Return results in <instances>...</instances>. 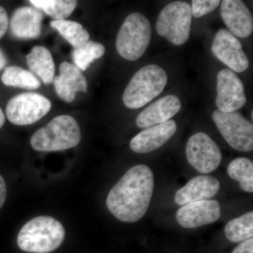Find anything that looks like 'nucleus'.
I'll list each match as a JSON object with an SVG mask.
<instances>
[{"label":"nucleus","mask_w":253,"mask_h":253,"mask_svg":"<svg viewBox=\"0 0 253 253\" xmlns=\"http://www.w3.org/2000/svg\"><path fill=\"white\" fill-rule=\"evenodd\" d=\"M154 189V176L148 166L131 168L121 177L106 199L109 212L123 222L133 223L149 210Z\"/></svg>","instance_id":"f257e3e1"},{"label":"nucleus","mask_w":253,"mask_h":253,"mask_svg":"<svg viewBox=\"0 0 253 253\" xmlns=\"http://www.w3.org/2000/svg\"><path fill=\"white\" fill-rule=\"evenodd\" d=\"M65 236L66 231L60 221L49 216H38L21 228L17 244L24 252L49 253L59 249Z\"/></svg>","instance_id":"f03ea898"},{"label":"nucleus","mask_w":253,"mask_h":253,"mask_svg":"<svg viewBox=\"0 0 253 253\" xmlns=\"http://www.w3.org/2000/svg\"><path fill=\"white\" fill-rule=\"evenodd\" d=\"M81 141L79 125L72 116L61 115L31 136L32 147L37 151L53 152L76 147Z\"/></svg>","instance_id":"7ed1b4c3"},{"label":"nucleus","mask_w":253,"mask_h":253,"mask_svg":"<svg viewBox=\"0 0 253 253\" xmlns=\"http://www.w3.org/2000/svg\"><path fill=\"white\" fill-rule=\"evenodd\" d=\"M167 83V73L163 68L147 65L131 78L123 94V103L129 109H140L159 96Z\"/></svg>","instance_id":"20e7f679"},{"label":"nucleus","mask_w":253,"mask_h":253,"mask_svg":"<svg viewBox=\"0 0 253 253\" xmlns=\"http://www.w3.org/2000/svg\"><path fill=\"white\" fill-rule=\"evenodd\" d=\"M151 27L149 19L140 13H132L125 20L116 38L120 56L136 61L144 55L149 45Z\"/></svg>","instance_id":"39448f33"},{"label":"nucleus","mask_w":253,"mask_h":253,"mask_svg":"<svg viewBox=\"0 0 253 253\" xmlns=\"http://www.w3.org/2000/svg\"><path fill=\"white\" fill-rule=\"evenodd\" d=\"M192 13L186 1L169 3L160 13L156 21V31L176 46L185 44L189 39Z\"/></svg>","instance_id":"423d86ee"},{"label":"nucleus","mask_w":253,"mask_h":253,"mask_svg":"<svg viewBox=\"0 0 253 253\" xmlns=\"http://www.w3.org/2000/svg\"><path fill=\"white\" fill-rule=\"evenodd\" d=\"M212 118L219 132L233 149L244 152L252 151V122L238 111L225 113L217 109L213 112Z\"/></svg>","instance_id":"0eeeda50"},{"label":"nucleus","mask_w":253,"mask_h":253,"mask_svg":"<svg viewBox=\"0 0 253 253\" xmlns=\"http://www.w3.org/2000/svg\"><path fill=\"white\" fill-rule=\"evenodd\" d=\"M51 103L43 95L26 92L11 98L6 107V116L16 126H29L49 112Z\"/></svg>","instance_id":"6e6552de"},{"label":"nucleus","mask_w":253,"mask_h":253,"mask_svg":"<svg viewBox=\"0 0 253 253\" xmlns=\"http://www.w3.org/2000/svg\"><path fill=\"white\" fill-rule=\"evenodd\" d=\"M188 162L198 172L208 174L215 170L221 161V153L218 145L204 132L191 136L186 147Z\"/></svg>","instance_id":"1a4fd4ad"},{"label":"nucleus","mask_w":253,"mask_h":253,"mask_svg":"<svg viewBox=\"0 0 253 253\" xmlns=\"http://www.w3.org/2000/svg\"><path fill=\"white\" fill-rule=\"evenodd\" d=\"M211 49L214 56L232 71L244 72L249 67V58L243 50L241 42L227 30L217 31Z\"/></svg>","instance_id":"9d476101"},{"label":"nucleus","mask_w":253,"mask_h":253,"mask_svg":"<svg viewBox=\"0 0 253 253\" xmlns=\"http://www.w3.org/2000/svg\"><path fill=\"white\" fill-rule=\"evenodd\" d=\"M246 103L244 84L230 69L221 70L217 74L216 105L222 112L237 111Z\"/></svg>","instance_id":"9b49d317"},{"label":"nucleus","mask_w":253,"mask_h":253,"mask_svg":"<svg viewBox=\"0 0 253 253\" xmlns=\"http://www.w3.org/2000/svg\"><path fill=\"white\" fill-rule=\"evenodd\" d=\"M220 216V206L216 200H204L182 206L176 212V220L185 229H194L215 222Z\"/></svg>","instance_id":"f8f14e48"},{"label":"nucleus","mask_w":253,"mask_h":253,"mask_svg":"<svg viewBox=\"0 0 253 253\" xmlns=\"http://www.w3.org/2000/svg\"><path fill=\"white\" fill-rule=\"evenodd\" d=\"M221 17L234 36L246 38L252 34L253 18L251 11L241 0L221 1Z\"/></svg>","instance_id":"ddd939ff"},{"label":"nucleus","mask_w":253,"mask_h":253,"mask_svg":"<svg viewBox=\"0 0 253 253\" xmlns=\"http://www.w3.org/2000/svg\"><path fill=\"white\" fill-rule=\"evenodd\" d=\"M176 128L177 126L174 121L146 128L131 139L129 146L137 154L151 152L166 144L175 134Z\"/></svg>","instance_id":"4468645a"},{"label":"nucleus","mask_w":253,"mask_h":253,"mask_svg":"<svg viewBox=\"0 0 253 253\" xmlns=\"http://www.w3.org/2000/svg\"><path fill=\"white\" fill-rule=\"evenodd\" d=\"M43 14L31 6H22L13 12L9 21L10 33L18 40H31L41 35Z\"/></svg>","instance_id":"2eb2a0df"},{"label":"nucleus","mask_w":253,"mask_h":253,"mask_svg":"<svg viewBox=\"0 0 253 253\" xmlns=\"http://www.w3.org/2000/svg\"><path fill=\"white\" fill-rule=\"evenodd\" d=\"M53 83L56 94L66 102H72L78 91H87L86 80L81 70L67 61L61 63L59 75L54 78Z\"/></svg>","instance_id":"dca6fc26"},{"label":"nucleus","mask_w":253,"mask_h":253,"mask_svg":"<svg viewBox=\"0 0 253 253\" xmlns=\"http://www.w3.org/2000/svg\"><path fill=\"white\" fill-rule=\"evenodd\" d=\"M181 108L180 99L176 95L163 96L138 115L136 125L140 128H147L167 122L180 111Z\"/></svg>","instance_id":"f3484780"},{"label":"nucleus","mask_w":253,"mask_h":253,"mask_svg":"<svg viewBox=\"0 0 253 253\" xmlns=\"http://www.w3.org/2000/svg\"><path fill=\"white\" fill-rule=\"evenodd\" d=\"M220 184L216 178L201 175L192 178L184 187L176 191L174 201L179 206L211 199L217 194Z\"/></svg>","instance_id":"a211bd4d"},{"label":"nucleus","mask_w":253,"mask_h":253,"mask_svg":"<svg viewBox=\"0 0 253 253\" xmlns=\"http://www.w3.org/2000/svg\"><path fill=\"white\" fill-rule=\"evenodd\" d=\"M26 61L32 73L41 78L44 84L52 83L55 75V64L49 50L44 46H34L26 56Z\"/></svg>","instance_id":"6ab92c4d"},{"label":"nucleus","mask_w":253,"mask_h":253,"mask_svg":"<svg viewBox=\"0 0 253 253\" xmlns=\"http://www.w3.org/2000/svg\"><path fill=\"white\" fill-rule=\"evenodd\" d=\"M1 80L4 85L29 90L38 89L41 85V81L36 75L31 71L16 66L5 68Z\"/></svg>","instance_id":"aec40b11"},{"label":"nucleus","mask_w":253,"mask_h":253,"mask_svg":"<svg viewBox=\"0 0 253 253\" xmlns=\"http://www.w3.org/2000/svg\"><path fill=\"white\" fill-rule=\"evenodd\" d=\"M50 26L56 30L74 49L89 41V33L83 28L81 23L76 21L70 20L51 21Z\"/></svg>","instance_id":"412c9836"},{"label":"nucleus","mask_w":253,"mask_h":253,"mask_svg":"<svg viewBox=\"0 0 253 253\" xmlns=\"http://www.w3.org/2000/svg\"><path fill=\"white\" fill-rule=\"evenodd\" d=\"M226 239L233 243H239L253 236V212L252 211L235 218L226 224L224 228Z\"/></svg>","instance_id":"4be33fe9"},{"label":"nucleus","mask_w":253,"mask_h":253,"mask_svg":"<svg viewBox=\"0 0 253 253\" xmlns=\"http://www.w3.org/2000/svg\"><path fill=\"white\" fill-rule=\"evenodd\" d=\"M227 173L231 179L239 181L241 189L253 192V163L246 158H238L229 163Z\"/></svg>","instance_id":"5701e85b"},{"label":"nucleus","mask_w":253,"mask_h":253,"mask_svg":"<svg viewBox=\"0 0 253 253\" xmlns=\"http://www.w3.org/2000/svg\"><path fill=\"white\" fill-rule=\"evenodd\" d=\"M30 3L54 21L65 20L71 16L78 4L74 0H31Z\"/></svg>","instance_id":"b1692460"},{"label":"nucleus","mask_w":253,"mask_h":253,"mask_svg":"<svg viewBox=\"0 0 253 253\" xmlns=\"http://www.w3.org/2000/svg\"><path fill=\"white\" fill-rule=\"evenodd\" d=\"M104 54L105 47L103 44L89 41L73 49V62L81 71H86L95 60L102 57Z\"/></svg>","instance_id":"393cba45"},{"label":"nucleus","mask_w":253,"mask_h":253,"mask_svg":"<svg viewBox=\"0 0 253 253\" xmlns=\"http://www.w3.org/2000/svg\"><path fill=\"white\" fill-rule=\"evenodd\" d=\"M220 3L219 0H194L191 6L192 16L202 17L214 11Z\"/></svg>","instance_id":"a878e982"},{"label":"nucleus","mask_w":253,"mask_h":253,"mask_svg":"<svg viewBox=\"0 0 253 253\" xmlns=\"http://www.w3.org/2000/svg\"><path fill=\"white\" fill-rule=\"evenodd\" d=\"M9 16L4 7L0 6V40L4 37L9 28Z\"/></svg>","instance_id":"bb28decb"},{"label":"nucleus","mask_w":253,"mask_h":253,"mask_svg":"<svg viewBox=\"0 0 253 253\" xmlns=\"http://www.w3.org/2000/svg\"><path fill=\"white\" fill-rule=\"evenodd\" d=\"M231 253H253V239L242 241Z\"/></svg>","instance_id":"cd10ccee"},{"label":"nucleus","mask_w":253,"mask_h":253,"mask_svg":"<svg viewBox=\"0 0 253 253\" xmlns=\"http://www.w3.org/2000/svg\"><path fill=\"white\" fill-rule=\"evenodd\" d=\"M6 194H7V189H6V182L3 176L0 174V209L3 207L6 199Z\"/></svg>","instance_id":"c85d7f7f"},{"label":"nucleus","mask_w":253,"mask_h":253,"mask_svg":"<svg viewBox=\"0 0 253 253\" xmlns=\"http://www.w3.org/2000/svg\"><path fill=\"white\" fill-rule=\"evenodd\" d=\"M6 63H7V59H6V55L4 51L0 49V71H1L6 66Z\"/></svg>","instance_id":"c756f323"},{"label":"nucleus","mask_w":253,"mask_h":253,"mask_svg":"<svg viewBox=\"0 0 253 253\" xmlns=\"http://www.w3.org/2000/svg\"><path fill=\"white\" fill-rule=\"evenodd\" d=\"M5 123V116L2 110L0 107V129L2 127Z\"/></svg>","instance_id":"7c9ffc66"}]
</instances>
